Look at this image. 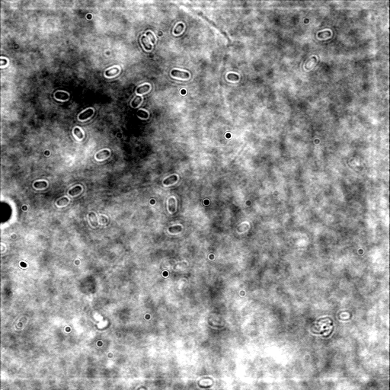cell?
Returning <instances> with one entry per match:
<instances>
[{
    "instance_id": "5bb4252c",
    "label": "cell",
    "mask_w": 390,
    "mask_h": 390,
    "mask_svg": "<svg viewBox=\"0 0 390 390\" xmlns=\"http://www.w3.org/2000/svg\"><path fill=\"white\" fill-rule=\"evenodd\" d=\"M184 28H185V25H184V24H182V23H180V24H178V25H177L176 27L174 28V31H173V33H174V35H180V34H181L182 32H183Z\"/></svg>"
},
{
    "instance_id": "3957f363",
    "label": "cell",
    "mask_w": 390,
    "mask_h": 390,
    "mask_svg": "<svg viewBox=\"0 0 390 390\" xmlns=\"http://www.w3.org/2000/svg\"><path fill=\"white\" fill-rule=\"evenodd\" d=\"M93 114H94V110H93V109H92V108H88V109H87L86 110H85V111L82 112L81 114H79V117H78V118H79V121H86V120H88V118H91V117H92Z\"/></svg>"
},
{
    "instance_id": "9c48e42d",
    "label": "cell",
    "mask_w": 390,
    "mask_h": 390,
    "mask_svg": "<svg viewBox=\"0 0 390 390\" xmlns=\"http://www.w3.org/2000/svg\"><path fill=\"white\" fill-rule=\"evenodd\" d=\"M54 97H55V99H57V100H60V101H66L69 99V94L67 92H57L54 95Z\"/></svg>"
},
{
    "instance_id": "8992f818",
    "label": "cell",
    "mask_w": 390,
    "mask_h": 390,
    "mask_svg": "<svg viewBox=\"0 0 390 390\" xmlns=\"http://www.w3.org/2000/svg\"><path fill=\"white\" fill-rule=\"evenodd\" d=\"M110 150H108V149H103V150L100 151V152H99L96 154L95 158H96L97 160H104V159H107L110 156Z\"/></svg>"
},
{
    "instance_id": "9a60e30c",
    "label": "cell",
    "mask_w": 390,
    "mask_h": 390,
    "mask_svg": "<svg viewBox=\"0 0 390 390\" xmlns=\"http://www.w3.org/2000/svg\"><path fill=\"white\" fill-rule=\"evenodd\" d=\"M137 116L141 119H147L149 118V114L143 109H140L137 112Z\"/></svg>"
},
{
    "instance_id": "277c9868",
    "label": "cell",
    "mask_w": 390,
    "mask_h": 390,
    "mask_svg": "<svg viewBox=\"0 0 390 390\" xmlns=\"http://www.w3.org/2000/svg\"><path fill=\"white\" fill-rule=\"evenodd\" d=\"M178 175H176V174H172V175H171V176L168 177V178H166V179H164V181H163V185H164L165 186H169V185H174V184L176 183L177 181H178Z\"/></svg>"
},
{
    "instance_id": "8fae6325",
    "label": "cell",
    "mask_w": 390,
    "mask_h": 390,
    "mask_svg": "<svg viewBox=\"0 0 390 390\" xmlns=\"http://www.w3.org/2000/svg\"><path fill=\"white\" fill-rule=\"evenodd\" d=\"M141 42L143 43V45L144 46L146 50H151L152 49V43H149L148 39V37L146 36H142L141 38Z\"/></svg>"
},
{
    "instance_id": "7c38bea8",
    "label": "cell",
    "mask_w": 390,
    "mask_h": 390,
    "mask_svg": "<svg viewBox=\"0 0 390 390\" xmlns=\"http://www.w3.org/2000/svg\"><path fill=\"white\" fill-rule=\"evenodd\" d=\"M142 102H143V98H142L141 95H137L133 99V101L131 102V106L133 108H136V107H138L141 104Z\"/></svg>"
},
{
    "instance_id": "4fadbf2b",
    "label": "cell",
    "mask_w": 390,
    "mask_h": 390,
    "mask_svg": "<svg viewBox=\"0 0 390 390\" xmlns=\"http://www.w3.org/2000/svg\"><path fill=\"white\" fill-rule=\"evenodd\" d=\"M47 181H36L34 183V187L37 189H44L47 187Z\"/></svg>"
},
{
    "instance_id": "5b68a950",
    "label": "cell",
    "mask_w": 390,
    "mask_h": 390,
    "mask_svg": "<svg viewBox=\"0 0 390 390\" xmlns=\"http://www.w3.org/2000/svg\"><path fill=\"white\" fill-rule=\"evenodd\" d=\"M176 200H175L174 197H171L168 200V208H169V210L171 213H173L176 210Z\"/></svg>"
},
{
    "instance_id": "ac0fdd59",
    "label": "cell",
    "mask_w": 390,
    "mask_h": 390,
    "mask_svg": "<svg viewBox=\"0 0 390 390\" xmlns=\"http://www.w3.org/2000/svg\"><path fill=\"white\" fill-rule=\"evenodd\" d=\"M147 36H149V38H150L151 41H152V43H155V41H156V40H155V35H154L151 32V31H147V32H146V37Z\"/></svg>"
},
{
    "instance_id": "30bf717a",
    "label": "cell",
    "mask_w": 390,
    "mask_h": 390,
    "mask_svg": "<svg viewBox=\"0 0 390 390\" xmlns=\"http://www.w3.org/2000/svg\"><path fill=\"white\" fill-rule=\"evenodd\" d=\"M150 89V85L149 84H145V85H143L142 86H140L136 88V93L139 94V95H143V94L147 93L148 92H149Z\"/></svg>"
},
{
    "instance_id": "6da1fadb",
    "label": "cell",
    "mask_w": 390,
    "mask_h": 390,
    "mask_svg": "<svg viewBox=\"0 0 390 390\" xmlns=\"http://www.w3.org/2000/svg\"><path fill=\"white\" fill-rule=\"evenodd\" d=\"M195 12H196V13H197V14L198 15L200 16V17H201V18H204L206 21H207V22L209 23V24H210L211 25L213 26L214 28H216V29H217L218 31H219V32H220V33L223 35V36H225V38H226V39H227V40H229V42H230V38H229V37H228V35H227V34H226V32H225V31H223V30L220 28V27H219V26L216 25V24H215V23H214L213 21H211L210 19H209V18H207V17H206V16L204 15V14H203L202 12H198V11H195Z\"/></svg>"
},
{
    "instance_id": "2e32d148",
    "label": "cell",
    "mask_w": 390,
    "mask_h": 390,
    "mask_svg": "<svg viewBox=\"0 0 390 390\" xmlns=\"http://www.w3.org/2000/svg\"><path fill=\"white\" fill-rule=\"evenodd\" d=\"M69 202V199L67 198V197H62V198L59 199V200H57V205L59 206V207H62V206H64V205H66V204H67Z\"/></svg>"
},
{
    "instance_id": "7a4b0ae2",
    "label": "cell",
    "mask_w": 390,
    "mask_h": 390,
    "mask_svg": "<svg viewBox=\"0 0 390 390\" xmlns=\"http://www.w3.org/2000/svg\"><path fill=\"white\" fill-rule=\"evenodd\" d=\"M171 76L174 78H178L181 79L187 80L190 78V74L189 73H187L185 71L178 70V69H173L171 72Z\"/></svg>"
},
{
    "instance_id": "52a82bcc",
    "label": "cell",
    "mask_w": 390,
    "mask_h": 390,
    "mask_svg": "<svg viewBox=\"0 0 390 390\" xmlns=\"http://www.w3.org/2000/svg\"><path fill=\"white\" fill-rule=\"evenodd\" d=\"M82 191V188L80 185H76V186L73 187V188H71L70 190L68 191V194L70 196H73V197H75V196H77L79 194H81V192Z\"/></svg>"
},
{
    "instance_id": "ba28073f",
    "label": "cell",
    "mask_w": 390,
    "mask_h": 390,
    "mask_svg": "<svg viewBox=\"0 0 390 390\" xmlns=\"http://www.w3.org/2000/svg\"><path fill=\"white\" fill-rule=\"evenodd\" d=\"M119 73H120V69L118 68V66H114V67L107 69V70L106 71L105 76H107V77H114V76H117Z\"/></svg>"
},
{
    "instance_id": "d6986e66",
    "label": "cell",
    "mask_w": 390,
    "mask_h": 390,
    "mask_svg": "<svg viewBox=\"0 0 390 390\" xmlns=\"http://www.w3.org/2000/svg\"><path fill=\"white\" fill-rule=\"evenodd\" d=\"M7 63H8V60L5 59V58L2 57V58H1V67L3 68V66H5V64H7Z\"/></svg>"
},
{
    "instance_id": "e0dca14e",
    "label": "cell",
    "mask_w": 390,
    "mask_h": 390,
    "mask_svg": "<svg viewBox=\"0 0 390 390\" xmlns=\"http://www.w3.org/2000/svg\"><path fill=\"white\" fill-rule=\"evenodd\" d=\"M73 132H74V134L76 135L79 140H82V139L84 137V135H83V133H82L81 131V130H80L79 127H75Z\"/></svg>"
}]
</instances>
